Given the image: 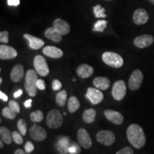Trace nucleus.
Returning a JSON list of instances; mask_svg holds the SVG:
<instances>
[{"label":"nucleus","mask_w":154,"mask_h":154,"mask_svg":"<svg viewBox=\"0 0 154 154\" xmlns=\"http://www.w3.org/2000/svg\"><path fill=\"white\" fill-rule=\"evenodd\" d=\"M127 138L136 149H140L145 146L146 138L143 128L139 125L134 124L127 128Z\"/></svg>","instance_id":"nucleus-1"},{"label":"nucleus","mask_w":154,"mask_h":154,"mask_svg":"<svg viewBox=\"0 0 154 154\" xmlns=\"http://www.w3.org/2000/svg\"><path fill=\"white\" fill-rule=\"evenodd\" d=\"M37 73L36 71L32 69H29L26 72V77H25L24 87L26 93L31 97H34L36 95L37 87H36V82H37Z\"/></svg>","instance_id":"nucleus-2"},{"label":"nucleus","mask_w":154,"mask_h":154,"mask_svg":"<svg viewBox=\"0 0 154 154\" xmlns=\"http://www.w3.org/2000/svg\"><path fill=\"white\" fill-rule=\"evenodd\" d=\"M102 60L108 66L113 68H120L124 64V59L119 54L112 51H106L102 54Z\"/></svg>","instance_id":"nucleus-3"},{"label":"nucleus","mask_w":154,"mask_h":154,"mask_svg":"<svg viewBox=\"0 0 154 154\" xmlns=\"http://www.w3.org/2000/svg\"><path fill=\"white\" fill-rule=\"evenodd\" d=\"M63 119L60 111L52 109L48 113L47 116V124L51 128H58L62 126Z\"/></svg>","instance_id":"nucleus-4"},{"label":"nucleus","mask_w":154,"mask_h":154,"mask_svg":"<svg viewBox=\"0 0 154 154\" xmlns=\"http://www.w3.org/2000/svg\"><path fill=\"white\" fill-rule=\"evenodd\" d=\"M34 66L36 73L41 76H47L49 74V69L47 61L41 55H37L34 59Z\"/></svg>","instance_id":"nucleus-5"},{"label":"nucleus","mask_w":154,"mask_h":154,"mask_svg":"<svg viewBox=\"0 0 154 154\" xmlns=\"http://www.w3.org/2000/svg\"><path fill=\"white\" fill-rule=\"evenodd\" d=\"M96 138L97 141L102 145L110 146L116 141V136L111 131H100L96 134Z\"/></svg>","instance_id":"nucleus-6"},{"label":"nucleus","mask_w":154,"mask_h":154,"mask_svg":"<svg viewBox=\"0 0 154 154\" xmlns=\"http://www.w3.org/2000/svg\"><path fill=\"white\" fill-rule=\"evenodd\" d=\"M143 80V73L139 69H136L131 74L128 80V88L131 91H136L141 86Z\"/></svg>","instance_id":"nucleus-7"},{"label":"nucleus","mask_w":154,"mask_h":154,"mask_svg":"<svg viewBox=\"0 0 154 154\" xmlns=\"http://www.w3.org/2000/svg\"><path fill=\"white\" fill-rule=\"evenodd\" d=\"M126 94V85L123 80L116 82L113 85L111 94L113 99L116 101H121L125 97Z\"/></svg>","instance_id":"nucleus-8"},{"label":"nucleus","mask_w":154,"mask_h":154,"mask_svg":"<svg viewBox=\"0 0 154 154\" xmlns=\"http://www.w3.org/2000/svg\"><path fill=\"white\" fill-rule=\"evenodd\" d=\"M86 96L94 105L99 104L103 99V94L100 91V89L96 88H88Z\"/></svg>","instance_id":"nucleus-9"},{"label":"nucleus","mask_w":154,"mask_h":154,"mask_svg":"<svg viewBox=\"0 0 154 154\" xmlns=\"http://www.w3.org/2000/svg\"><path fill=\"white\" fill-rule=\"evenodd\" d=\"M77 139L83 148L88 149L92 146V140L89 134L84 128H80L77 132Z\"/></svg>","instance_id":"nucleus-10"},{"label":"nucleus","mask_w":154,"mask_h":154,"mask_svg":"<svg viewBox=\"0 0 154 154\" xmlns=\"http://www.w3.org/2000/svg\"><path fill=\"white\" fill-rule=\"evenodd\" d=\"M30 136L36 141H42L47 138V134L46 130L42 126L34 124L29 130Z\"/></svg>","instance_id":"nucleus-11"},{"label":"nucleus","mask_w":154,"mask_h":154,"mask_svg":"<svg viewBox=\"0 0 154 154\" xmlns=\"http://www.w3.org/2000/svg\"><path fill=\"white\" fill-rule=\"evenodd\" d=\"M154 42V37L151 34H143V35L138 36L134 38V44L135 47L143 49V48L149 47Z\"/></svg>","instance_id":"nucleus-12"},{"label":"nucleus","mask_w":154,"mask_h":154,"mask_svg":"<svg viewBox=\"0 0 154 154\" xmlns=\"http://www.w3.org/2000/svg\"><path fill=\"white\" fill-rule=\"evenodd\" d=\"M149 15L146 9L139 8L137 9L133 14L134 22L137 25H143L149 21Z\"/></svg>","instance_id":"nucleus-13"},{"label":"nucleus","mask_w":154,"mask_h":154,"mask_svg":"<svg viewBox=\"0 0 154 154\" xmlns=\"http://www.w3.org/2000/svg\"><path fill=\"white\" fill-rule=\"evenodd\" d=\"M17 57V50L7 45L0 46V59L2 60H8Z\"/></svg>","instance_id":"nucleus-14"},{"label":"nucleus","mask_w":154,"mask_h":154,"mask_svg":"<svg viewBox=\"0 0 154 154\" xmlns=\"http://www.w3.org/2000/svg\"><path fill=\"white\" fill-rule=\"evenodd\" d=\"M104 115L108 120L114 124L121 125L124 121V116L116 111L107 109L104 111Z\"/></svg>","instance_id":"nucleus-15"},{"label":"nucleus","mask_w":154,"mask_h":154,"mask_svg":"<svg viewBox=\"0 0 154 154\" xmlns=\"http://www.w3.org/2000/svg\"><path fill=\"white\" fill-rule=\"evenodd\" d=\"M24 38L26 40H27L29 47L32 49H39L44 45V42L42 38L36 37V36L31 35V34H24Z\"/></svg>","instance_id":"nucleus-16"},{"label":"nucleus","mask_w":154,"mask_h":154,"mask_svg":"<svg viewBox=\"0 0 154 154\" xmlns=\"http://www.w3.org/2000/svg\"><path fill=\"white\" fill-rule=\"evenodd\" d=\"M53 27L56 29L61 35H66L70 32V25L61 19H56L54 21Z\"/></svg>","instance_id":"nucleus-17"},{"label":"nucleus","mask_w":154,"mask_h":154,"mask_svg":"<svg viewBox=\"0 0 154 154\" xmlns=\"http://www.w3.org/2000/svg\"><path fill=\"white\" fill-rule=\"evenodd\" d=\"M42 52L47 57L53 58V59H60L63 57L62 50L53 46H47V47H44Z\"/></svg>","instance_id":"nucleus-18"},{"label":"nucleus","mask_w":154,"mask_h":154,"mask_svg":"<svg viewBox=\"0 0 154 154\" xmlns=\"http://www.w3.org/2000/svg\"><path fill=\"white\" fill-rule=\"evenodd\" d=\"M94 72V69L86 63H83L78 66L76 69L77 75L82 79H87L92 76Z\"/></svg>","instance_id":"nucleus-19"},{"label":"nucleus","mask_w":154,"mask_h":154,"mask_svg":"<svg viewBox=\"0 0 154 154\" xmlns=\"http://www.w3.org/2000/svg\"><path fill=\"white\" fill-rule=\"evenodd\" d=\"M24 74V66L22 64H16L10 73V79L13 82H19L22 79Z\"/></svg>","instance_id":"nucleus-20"},{"label":"nucleus","mask_w":154,"mask_h":154,"mask_svg":"<svg viewBox=\"0 0 154 154\" xmlns=\"http://www.w3.org/2000/svg\"><path fill=\"white\" fill-rule=\"evenodd\" d=\"M93 84L94 87L104 91L110 87V81L106 77L98 76L94 79Z\"/></svg>","instance_id":"nucleus-21"},{"label":"nucleus","mask_w":154,"mask_h":154,"mask_svg":"<svg viewBox=\"0 0 154 154\" xmlns=\"http://www.w3.org/2000/svg\"><path fill=\"white\" fill-rule=\"evenodd\" d=\"M44 36L48 39L51 40V41L56 42V43H59L62 39V36H61L62 35L54 27L48 28L44 32Z\"/></svg>","instance_id":"nucleus-22"},{"label":"nucleus","mask_w":154,"mask_h":154,"mask_svg":"<svg viewBox=\"0 0 154 154\" xmlns=\"http://www.w3.org/2000/svg\"><path fill=\"white\" fill-rule=\"evenodd\" d=\"M96 116V111L94 109H86L84 112V113H83V121L86 123V124H92L95 121Z\"/></svg>","instance_id":"nucleus-23"},{"label":"nucleus","mask_w":154,"mask_h":154,"mask_svg":"<svg viewBox=\"0 0 154 154\" xmlns=\"http://www.w3.org/2000/svg\"><path fill=\"white\" fill-rule=\"evenodd\" d=\"M0 136H1V140H3L4 143L8 145L11 144L13 140L12 135L8 128L5 126L0 127Z\"/></svg>","instance_id":"nucleus-24"},{"label":"nucleus","mask_w":154,"mask_h":154,"mask_svg":"<svg viewBox=\"0 0 154 154\" xmlns=\"http://www.w3.org/2000/svg\"><path fill=\"white\" fill-rule=\"evenodd\" d=\"M67 107H68V110L71 113L76 112L79 109L80 103L76 96H72L69 99Z\"/></svg>","instance_id":"nucleus-25"},{"label":"nucleus","mask_w":154,"mask_h":154,"mask_svg":"<svg viewBox=\"0 0 154 154\" xmlns=\"http://www.w3.org/2000/svg\"><path fill=\"white\" fill-rule=\"evenodd\" d=\"M67 99V94L66 91L64 90L60 91L56 95V102L59 106H63L66 104Z\"/></svg>","instance_id":"nucleus-26"},{"label":"nucleus","mask_w":154,"mask_h":154,"mask_svg":"<svg viewBox=\"0 0 154 154\" xmlns=\"http://www.w3.org/2000/svg\"><path fill=\"white\" fill-rule=\"evenodd\" d=\"M16 112L12 110L10 107L4 108L3 110L2 111V114L5 118L9 119V120H14L16 118Z\"/></svg>","instance_id":"nucleus-27"},{"label":"nucleus","mask_w":154,"mask_h":154,"mask_svg":"<svg viewBox=\"0 0 154 154\" xmlns=\"http://www.w3.org/2000/svg\"><path fill=\"white\" fill-rule=\"evenodd\" d=\"M44 119V113L42 111H34L30 114V119L33 122H41Z\"/></svg>","instance_id":"nucleus-28"},{"label":"nucleus","mask_w":154,"mask_h":154,"mask_svg":"<svg viewBox=\"0 0 154 154\" xmlns=\"http://www.w3.org/2000/svg\"><path fill=\"white\" fill-rule=\"evenodd\" d=\"M107 21L105 20H99L97 21L94 25L93 30L95 32H103L107 26Z\"/></svg>","instance_id":"nucleus-29"},{"label":"nucleus","mask_w":154,"mask_h":154,"mask_svg":"<svg viewBox=\"0 0 154 154\" xmlns=\"http://www.w3.org/2000/svg\"><path fill=\"white\" fill-rule=\"evenodd\" d=\"M94 14L96 18H105L106 14H105V9L101 7L100 5L94 7Z\"/></svg>","instance_id":"nucleus-30"},{"label":"nucleus","mask_w":154,"mask_h":154,"mask_svg":"<svg viewBox=\"0 0 154 154\" xmlns=\"http://www.w3.org/2000/svg\"><path fill=\"white\" fill-rule=\"evenodd\" d=\"M17 127H18V129L21 134L22 136H26L27 128H26V124L24 119H19L17 122Z\"/></svg>","instance_id":"nucleus-31"},{"label":"nucleus","mask_w":154,"mask_h":154,"mask_svg":"<svg viewBox=\"0 0 154 154\" xmlns=\"http://www.w3.org/2000/svg\"><path fill=\"white\" fill-rule=\"evenodd\" d=\"M11 135H12V139L14 141V143L18 144V145H21V144H22L24 140H23L22 135L21 134L20 132L13 131L11 133Z\"/></svg>","instance_id":"nucleus-32"},{"label":"nucleus","mask_w":154,"mask_h":154,"mask_svg":"<svg viewBox=\"0 0 154 154\" xmlns=\"http://www.w3.org/2000/svg\"><path fill=\"white\" fill-rule=\"evenodd\" d=\"M68 151L72 154H78L82 152V150L79 146L76 145V143H73L68 147Z\"/></svg>","instance_id":"nucleus-33"},{"label":"nucleus","mask_w":154,"mask_h":154,"mask_svg":"<svg viewBox=\"0 0 154 154\" xmlns=\"http://www.w3.org/2000/svg\"><path fill=\"white\" fill-rule=\"evenodd\" d=\"M0 42L7 44L9 42V32L7 31H2L0 32Z\"/></svg>","instance_id":"nucleus-34"},{"label":"nucleus","mask_w":154,"mask_h":154,"mask_svg":"<svg viewBox=\"0 0 154 154\" xmlns=\"http://www.w3.org/2000/svg\"><path fill=\"white\" fill-rule=\"evenodd\" d=\"M9 106L12 109L13 111H15L17 113H19L20 112V108H19V103H17V101H13V100H11V101H9Z\"/></svg>","instance_id":"nucleus-35"},{"label":"nucleus","mask_w":154,"mask_h":154,"mask_svg":"<svg viewBox=\"0 0 154 154\" xmlns=\"http://www.w3.org/2000/svg\"><path fill=\"white\" fill-rule=\"evenodd\" d=\"M115 154H134V151L131 147L126 146V147H124L119 150Z\"/></svg>","instance_id":"nucleus-36"},{"label":"nucleus","mask_w":154,"mask_h":154,"mask_svg":"<svg viewBox=\"0 0 154 154\" xmlns=\"http://www.w3.org/2000/svg\"><path fill=\"white\" fill-rule=\"evenodd\" d=\"M62 87V84L60 81L58 79H54L52 82V88L54 91H59Z\"/></svg>","instance_id":"nucleus-37"},{"label":"nucleus","mask_w":154,"mask_h":154,"mask_svg":"<svg viewBox=\"0 0 154 154\" xmlns=\"http://www.w3.org/2000/svg\"><path fill=\"white\" fill-rule=\"evenodd\" d=\"M24 149H25V151H26L27 153H32L34 149V144L31 141H27L24 146Z\"/></svg>","instance_id":"nucleus-38"},{"label":"nucleus","mask_w":154,"mask_h":154,"mask_svg":"<svg viewBox=\"0 0 154 154\" xmlns=\"http://www.w3.org/2000/svg\"><path fill=\"white\" fill-rule=\"evenodd\" d=\"M36 87H37L39 90H42V91L45 90L46 86L44 81L42 79H38L37 82H36Z\"/></svg>","instance_id":"nucleus-39"},{"label":"nucleus","mask_w":154,"mask_h":154,"mask_svg":"<svg viewBox=\"0 0 154 154\" xmlns=\"http://www.w3.org/2000/svg\"><path fill=\"white\" fill-rule=\"evenodd\" d=\"M69 138H62V139H60L59 140V146L60 147L65 148L66 146H68L69 144Z\"/></svg>","instance_id":"nucleus-40"},{"label":"nucleus","mask_w":154,"mask_h":154,"mask_svg":"<svg viewBox=\"0 0 154 154\" xmlns=\"http://www.w3.org/2000/svg\"><path fill=\"white\" fill-rule=\"evenodd\" d=\"M7 4L9 6H15V7H17V6H18L20 4V1L19 0H8Z\"/></svg>","instance_id":"nucleus-41"},{"label":"nucleus","mask_w":154,"mask_h":154,"mask_svg":"<svg viewBox=\"0 0 154 154\" xmlns=\"http://www.w3.org/2000/svg\"><path fill=\"white\" fill-rule=\"evenodd\" d=\"M32 100L28 99L24 102V106L26 108V109H29V108L32 107Z\"/></svg>","instance_id":"nucleus-42"},{"label":"nucleus","mask_w":154,"mask_h":154,"mask_svg":"<svg viewBox=\"0 0 154 154\" xmlns=\"http://www.w3.org/2000/svg\"><path fill=\"white\" fill-rule=\"evenodd\" d=\"M0 99L2 100H3L4 101H8V96L5 93H3L2 91H0Z\"/></svg>","instance_id":"nucleus-43"},{"label":"nucleus","mask_w":154,"mask_h":154,"mask_svg":"<svg viewBox=\"0 0 154 154\" xmlns=\"http://www.w3.org/2000/svg\"><path fill=\"white\" fill-rule=\"evenodd\" d=\"M22 93H23L22 90H21V89L17 90V91L14 92V98H18V97H19V96H22Z\"/></svg>","instance_id":"nucleus-44"},{"label":"nucleus","mask_w":154,"mask_h":154,"mask_svg":"<svg viewBox=\"0 0 154 154\" xmlns=\"http://www.w3.org/2000/svg\"><path fill=\"white\" fill-rule=\"evenodd\" d=\"M14 154H26V152L22 149H17L14 152Z\"/></svg>","instance_id":"nucleus-45"},{"label":"nucleus","mask_w":154,"mask_h":154,"mask_svg":"<svg viewBox=\"0 0 154 154\" xmlns=\"http://www.w3.org/2000/svg\"><path fill=\"white\" fill-rule=\"evenodd\" d=\"M3 140H1V141H0V148H1V149H3V147H4V144H3Z\"/></svg>","instance_id":"nucleus-46"},{"label":"nucleus","mask_w":154,"mask_h":154,"mask_svg":"<svg viewBox=\"0 0 154 154\" xmlns=\"http://www.w3.org/2000/svg\"><path fill=\"white\" fill-rule=\"evenodd\" d=\"M148 1H149L151 4H152V5H154V0H148Z\"/></svg>","instance_id":"nucleus-47"},{"label":"nucleus","mask_w":154,"mask_h":154,"mask_svg":"<svg viewBox=\"0 0 154 154\" xmlns=\"http://www.w3.org/2000/svg\"><path fill=\"white\" fill-rule=\"evenodd\" d=\"M2 78L0 79V84H2Z\"/></svg>","instance_id":"nucleus-48"},{"label":"nucleus","mask_w":154,"mask_h":154,"mask_svg":"<svg viewBox=\"0 0 154 154\" xmlns=\"http://www.w3.org/2000/svg\"><path fill=\"white\" fill-rule=\"evenodd\" d=\"M61 154H67V153H61Z\"/></svg>","instance_id":"nucleus-49"},{"label":"nucleus","mask_w":154,"mask_h":154,"mask_svg":"<svg viewBox=\"0 0 154 154\" xmlns=\"http://www.w3.org/2000/svg\"><path fill=\"white\" fill-rule=\"evenodd\" d=\"M106 1H111V0H106Z\"/></svg>","instance_id":"nucleus-50"}]
</instances>
